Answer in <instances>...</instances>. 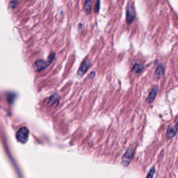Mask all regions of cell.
I'll use <instances>...</instances> for the list:
<instances>
[{
    "instance_id": "obj_1",
    "label": "cell",
    "mask_w": 178,
    "mask_h": 178,
    "mask_svg": "<svg viewBox=\"0 0 178 178\" xmlns=\"http://www.w3.org/2000/svg\"><path fill=\"white\" fill-rule=\"evenodd\" d=\"M29 138V130L26 127H24L20 128L17 132L16 139L19 142L22 143H25L28 140Z\"/></svg>"
},
{
    "instance_id": "obj_2",
    "label": "cell",
    "mask_w": 178,
    "mask_h": 178,
    "mask_svg": "<svg viewBox=\"0 0 178 178\" xmlns=\"http://www.w3.org/2000/svg\"><path fill=\"white\" fill-rule=\"evenodd\" d=\"M49 65L50 64L48 61H45L44 60H38L34 64V68L35 69L36 71H41V70H45Z\"/></svg>"
},
{
    "instance_id": "obj_3",
    "label": "cell",
    "mask_w": 178,
    "mask_h": 178,
    "mask_svg": "<svg viewBox=\"0 0 178 178\" xmlns=\"http://www.w3.org/2000/svg\"><path fill=\"white\" fill-rule=\"evenodd\" d=\"M90 66H91V62H90L89 59L86 58L83 61V62L81 63V66L79 67V70H78L77 74L80 76L84 75V74L87 72L88 69L89 68Z\"/></svg>"
},
{
    "instance_id": "obj_4",
    "label": "cell",
    "mask_w": 178,
    "mask_h": 178,
    "mask_svg": "<svg viewBox=\"0 0 178 178\" xmlns=\"http://www.w3.org/2000/svg\"><path fill=\"white\" fill-rule=\"evenodd\" d=\"M135 12L133 9H132L129 6H128L127 11H126V19H127V22L128 24H132L135 20Z\"/></svg>"
},
{
    "instance_id": "obj_5",
    "label": "cell",
    "mask_w": 178,
    "mask_h": 178,
    "mask_svg": "<svg viewBox=\"0 0 178 178\" xmlns=\"http://www.w3.org/2000/svg\"><path fill=\"white\" fill-rule=\"evenodd\" d=\"M133 154H134V151L132 150H127V152L124 156L122 157V163L123 164V165L125 166H128L131 162L132 159L133 157Z\"/></svg>"
},
{
    "instance_id": "obj_6",
    "label": "cell",
    "mask_w": 178,
    "mask_h": 178,
    "mask_svg": "<svg viewBox=\"0 0 178 178\" xmlns=\"http://www.w3.org/2000/svg\"><path fill=\"white\" fill-rule=\"evenodd\" d=\"M157 92H158V88L157 86L153 87L152 90H151L150 93H149L148 98H147V101L149 103H152L153 101L154 100V99H155V97L157 96Z\"/></svg>"
},
{
    "instance_id": "obj_7",
    "label": "cell",
    "mask_w": 178,
    "mask_h": 178,
    "mask_svg": "<svg viewBox=\"0 0 178 178\" xmlns=\"http://www.w3.org/2000/svg\"><path fill=\"white\" fill-rule=\"evenodd\" d=\"M177 131H178V122L176 124L175 127L170 126V127L168 128L167 132H166V135H167L168 138L171 139V138L173 137L175 135V134L177 133Z\"/></svg>"
},
{
    "instance_id": "obj_8",
    "label": "cell",
    "mask_w": 178,
    "mask_h": 178,
    "mask_svg": "<svg viewBox=\"0 0 178 178\" xmlns=\"http://www.w3.org/2000/svg\"><path fill=\"white\" fill-rule=\"evenodd\" d=\"M164 74V68L162 65H159L157 67L156 71H155V75L157 78L162 77Z\"/></svg>"
},
{
    "instance_id": "obj_9",
    "label": "cell",
    "mask_w": 178,
    "mask_h": 178,
    "mask_svg": "<svg viewBox=\"0 0 178 178\" xmlns=\"http://www.w3.org/2000/svg\"><path fill=\"white\" fill-rule=\"evenodd\" d=\"M92 8V0H85V3H84V10L85 12L89 14L91 12Z\"/></svg>"
},
{
    "instance_id": "obj_10",
    "label": "cell",
    "mask_w": 178,
    "mask_h": 178,
    "mask_svg": "<svg viewBox=\"0 0 178 178\" xmlns=\"http://www.w3.org/2000/svg\"><path fill=\"white\" fill-rule=\"evenodd\" d=\"M143 66H141L140 64H136L134 65V66L132 67V71L134 72L135 74H140L141 72L143 71Z\"/></svg>"
},
{
    "instance_id": "obj_11",
    "label": "cell",
    "mask_w": 178,
    "mask_h": 178,
    "mask_svg": "<svg viewBox=\"0 0 178 178\" xmlns=\"http://www.w3.org/2000/svg\"><path fill=\"white\" fill-rule=\"evenodd\" d=\"M59 98L58 95H57L56 94H54V95H53L52 96L50 97V98H49V99L48 103L49 104H50L51 105L54 104L56 102H59Z\"/></svg>"
},
{
    "instance_id": "obj_12",
    "label": "cell",
    "mask_w": 178,
    "mask_h": 178,
    "mask_svg": "<svg viewBox=\"0 0 178 178\" xmlns=\"http://www.w3.org/2000/svg\"><path fill=\"white\" fill-rule=\"evenodd\" d=\"M154 171H155V170H154V168H152V169L150 171V172H149L148 175H147L146 178H153V175H154Z\"/></svg>"
},
{
    "instance_id": "obj_13",
    "label": "cell",
    "mask_w": 178,
    "mask_h": 178,
    "mask_svg": "<svg viewBox=\"0 0 178 178\" xmlns=\"http://www.w3.org/2000/svg\"><path fill=\"white\" fill-rule=\"evenodd\" d=\"M99 6H100V3H99V0H97V3L95 4V12H96V13L98 12Z\"/></svg>"
},
{
    "instance_id": "obj_14",
    "label": "cell",
    "mask_w": 178,
    "mask_h": 178,
    "mask_svg": "<svg viewBox=\"0 0 178 178\" xmlns=\"http://www.w3.org/2000/svg\"><path fill=\"white\" fill-rule=\"evenodd\" d=\"M17 1H12L10 2V6L12 8V9H14V8L17 5Z\"/></svg>"
}]
</instances>
